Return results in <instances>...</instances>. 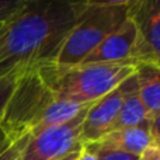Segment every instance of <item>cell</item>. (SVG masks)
<instances>
[{"label": "cell", "instance_id": "cell-21", "mask_svg": "<svg viewBox=\"0 0 160 160\" xmlns=\"http://www.w3.org/2000/svg\"><path fill=\"white\" fill-rule=\"evenodd\" d=\"M8 142H10V141L7 139V136H6L4 133H3V131H2V129H0V150H2L3 148H4L6 145L8 143Z\"/></svg>", "mask_w": 160, "mask_h": 160}, {"label": "cell", "instance_id": "cell-16", "mask_svg": "<svg viewBox=\"0 0 160 160\" xmlns=\"http://www.w3.org/2000/svg\"><path fill=\"white\" fill-rule=\"evenodd\" d=\"M28 0H0V22L10 21L24 8Z\"/></svg>", "mask_w": 160, "mask_h": 160}, {"label": "cell", "instance_id": "cell-2", "mask_svg": "<svg viewBox=\"0 0 160 160\" xmlns=\"http://www.w3.org/2000/svg\"><path fill=\"white\" fill-rule=\"evenodd\" d=\"M139 62L94 63L61 66L38 65V70L53 100L73 102H94L135 75Z\"/></svg>", "mask_w": 160, "mask_h": 160}, {"label": "cell", "instance_id": "cell-6", "mask_svg": "<svg viewBox=\"0 0 160 160\" xmlns=\"http://www.w3.org/2000/svg\"><path fill=\"white\" fill-rule=\"evenodd\" d=\"M118 62H156L129 16L79 65Z\"/></svg>", "mask_w": 160, "mask_h": 160}, {"label": "cell", "instance_id": "cell-17", "mask_svg": "<svg viewBox=\"0 0 160 160\" xmlns=\"http://www.w3.org/2000/svg\"><path fill=\"white\" fill-rule=\"evenodd\" d=\"M150 135H152V145L160 149V114L150 119Z\"/></svg>", "mask_w": 160, "mask_h": 160}, {"label": "cell", "instance_id": "cell-7", "mask_svg": "<svg viewBox=\"0 0 160 160\" xmlns=\"http://www.w3.org/2000/svg\"><path fill=\"white\" fill-rule=\"evenodd\" d=\"M128 86H129V78L125 82H122L112 91H110L104 97L97 100L88 108L82 125V132H80L82 146L97 142L98 139H101L104 135H107L108 132L114 129L122 101H124V96L128 90Z\"/></svg>", "mask_w": 160, "mask_h": 160}, {"label": "cell", "instance_id": "cell-20", "mask_svg": "<svg viewBox=\"0 0 160 160\" xmlns=\"http://www.w3.org/2000/svg\"><path fill=\"white\" fill-rule=\"evenodd\" d=\"M79 160H97V158L91 152H88V150H86L82 148V155H80Z\"/></svg>", "mask_w": 160, "mask_h": 160}, {"label": "cell", "instance_id": "cell-4", "mask_svg": "<svg viewBox=\"0 0 160 160\" xmlns=\"http://www.w3.org/2000/svg\"><path fill=\"white\" fill-rule=\"evenodd\" d=\"M52 101L53 97L39 73L38 65L24 69L0 121V129L10 142L30 135Z\"/></svg>", "mask_w": 160, "mask_h": 160}, {"label": "cell", "instance_id": "cell-11", "mask_svg": "<svg viewBox=\"0 0 160 160\" xmlns=\"http://www.w3.org/2000/svg\"><path fill=\"white\" fill-rule=\"evenodd\" d=\"M146 122H150L149 117H148L146 108H145L141 96H139L136 78L135 75H132L129 78V86H128V90L124 96V101H122L121 110H119L118 118H117L112 131L141 127Z\"/></svg>", "mask_w": 160, "mask_h": 160}, {"label": "cell", "instance_id": "cell-18", "mask_svg": "<svg viewBox=\"0 0 160 160\" xmlns=\"http://www.w3.org/2000/svg\"><path fill=\"white\" fill-rule=\"evenodd\" d=\"M141 160H160V149L155 145H150L141 156Z\"/></svg>", "mask_w": 160, "mask_h": 160}, {"label": "cell", "instance_id": "cell-19", "mask_svg": "<svg viewBox=\"0 0 160 160\" xmlns=\"http://www.w3.org/2000/svg\"><path fill=\"white\" fill-rule=\"evenodd\" d=\"M80 155H82V149H78V150H73V152H70V153H68V155L62 156V158L56 159V160H79Z\"/></svg>", "mask_w": 160, "mask_h": 160}, {"label": "cell", "instance_id": "cell-13", "mask_svg": "<svg viewBox=\"0 0 160 160\" xmlns=\"http://www.w3.org/2000/svg\"><path fill=\"white\" fill-rule=\"evenodd\" d=\"M22 70L24 69L16 70V72H11V73H8V75L3 76V78H0V121H2L3 115H4L7 104H8V101H10L11 96H13L14 88H16L18 76Z\"/></svg>", "mask_w": 160, "mask_h": 160}, {"label": "cell", "instance_id": "cell-8", "mask_svg": "<svg viewBox=\"0 0 160 160\" xmlns=\"http://www.w3.org/2000/svg\"><path fill=\"white\" fill-rule=\"evenodd\" d=\"M128 16L152 51L155 61L160 63V0H132Z\"/></svg>", "mask_w": 160, "mask_h": 160}, {"label": "cell", "instance_id": "cell-5", "mask_svg": "<svg viewBox=\"0 0 160 160\" xmlns=\"http://www.w3.org/2000/svg\"><path fill=\"white\" fill-rule=\"evenodd\" d=\"M88 108L65 124L31 133L21 160H56L73 150L82 149L80 132Z\"/></svg>", "mask_w": 160, "mask_h": 160}, {"label": "cell", "instance_id": "cell-10", "mask_svg": "<svg viewBox=\"0 0 160 160\" xmlns=\"http://www.w3.org/2000/svg\"><path fill=\"white\" fill-rule=\"evenodd\" d=\"M135 78L139 96L150 121L160 114V63L141 62L136 68Z\"/></svg>", "mask_w": 160, "mask_h": 160}, {"label": "cell", "instance_id": "cell-12", "mask_svg": "<svg viewBox=\"0 0 160 160\" xmlns=\"http://www.w3.org/2000/svg\"><path fill=\"white\" fill-rule=\"evenodd\" d=\"M96 102V101H94ZM94 102H73V101H65V100H53L48 108L44 111V114L41 115V118L38 119V122L35 124V127L32 128L31 133L39 132L42 129H47L51 127H56V125L65 124V122L73 119L79 112H82L83 110L91 107Z\"/></svg>", "mask_w": 160, "mask_h": 160}, {"label": "cell", "instance_id": "cell-1", "mask_svg": "<svg viewBox=\"0 0 160 160\" xmlns=\"http://www.w3.org/2000/svg\"><path fill=\"white\" fill-rule=\"evenodd\" d=\"M84 8L86 2L28 0L0 37V78L55 62Z\"/></svg>", "mask_w": 160, "mask_h": 160}, {"label": "cell", "instance_id": "cell-9", "mask_svg": "<svg viewBox=\"0 0 160 160\" xmlns=\"http://www.w3.org/2000/svg\"><path fill=\"white\" fill-rule=\"evenodd\" d=\"M93 143H98L100 146L121 150V152L141 158L145 150L152 145L150 122H146V124L135 128L111 131L107 135L102 136L101 139L93 142Z\"/></svg>", "mask_w": 160, "mask_h": 160}, {"label": "cell", "instance_id": "cell-14", "mask_svg": "<svg viewBox=\"0 0 160 160\" xmlns=\"http://www.w3.org/2000/svg\"><path fill=\"white\" fill-rule=\"evenodd\" d=\"M83 149L91 152L97 158V160H141L139 156H133L121 150L110 149V148L100 146L98 143H87L83 145Z\"/></svg>", "mask_w": 160, "mask_h": 160}, {"label": "cell", "instance_id": "cell-3", "mask_svg": "<svg viewBox=\"0 0 160 160\" xmlns=\"http://www.w3.org/2000/svg\"><path fill=\"white\" fill-rule=\"evenodd\" d=\"M131 2L132 0L86 2L84 11L65 39L53 63L61 66H76L82 63L128 18Z\"/></svg>", "mask_w": 160, "mask_h": 160}, {"label": "cell", "instance_id": "cell-22", "mask_svg": "<svg viewBox=\"0 0 160 160\" xmlns=\"http://www.w3.org/2000/svg\"><path fill=\"white\" fill-rule=\"evenodd\" d=\"M7 25H8V21H6V22H0V37H2V34L6 31Z\"/></svg>", "mask_w": 160, "mask_h": 160}, {"label": "cell", "instance_id": "cell-15", "mask_svg": "<svg viewBox=\"0 0 160 160\" xmlns=\"http://www.w3.org/2000/svg\"><path fill=\"white\" fill-rule=\"evenodd\" d=\"M28 138H30V135H25L14 142H8L0 150V160H21L22 150L27 145Z\"/></svg>", "mask_w": 160, "mask_h": 160}]
</instances>
